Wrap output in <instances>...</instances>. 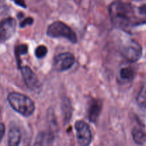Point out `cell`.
Wrapping results in <instances>:
<instances>
[{
	"instance_id": "9c48e42d",
	"label": "cell",
	"mask_w": 146,
	"mask_h": 146,
	"mask_svg": "<svg viewBox=\"0 0 146 146\" xmlns=\"http://www.w3.org/2000/svg\"><path fill=\"white\" fill-rule=\"evenodd\" d=\"M102 108L101 103L98 101H93L90 105L88 110V115H89L90 121L95 123L97 118H98Z\"/></svg>"
},
{
	"instance_id": "ba28073f",
	"label": "cell",
	"mask_w": 146,
	"mask_h": 146,
	"mask_svg": "<svg viewBox=\"0 0 146 146\" xmlns=\"http://www.w3.org/2000/svg\"><path fill=\"white\" fill-rule=\"evenodd\" d=\"M21 73L23 81L28 88L31 91H35L40 88V82L36 74L27 66L21 68Z\"/></svg>"
},
{
	"instance_id": "5b68a950",
	"label": "cell",
	"mask_w": 146,
	"mask_h": 146,
	"mask_svg": "<svg viewBox=\"0 0 146 146\" xmlns=\"http://www.w3.org/2000/svg\"><path fill=\"white\" fill-rule=\"evenodd\" d=\"M77 141L79 145L86 146L92 141V133L88 123L84 121H77L75 123Z\"/></svg>"
},
{
	"instance_id": "7c38bea8",
	"label": "cell",
	"mask_w": 146,
	"mask_h": 146,
	"mask_svg": "<svg viewBox=\"0 0 146 146\" xmlns=\"http://www.w3.org/2000/svg\"><path fill=\"white\" fill-rule=\"evenodd\" d=\"M53 141L52 135L51 134L45 133H41L38 135L36 142L34 145H51V142Z\"/></svg>"
},
{
	"instance_id": "9a60e30c",
	"label": "cell",
	"mask_w": 146,
	"mask_h": 146,
	"mask_svg": "<svg viewBox=\"0 0 146 146\" xmlns=\"http://www.w3.org/2000/svg\"><path fill=\"white\" fill-rule=\"evenodd\" d=\"M48 52V49L44 45H40L35 49V56L38 58H42L46 56Z\"/></svg>"
},
{
	"instance_id": "52a82bcc",
	"label": "cell",
	"mask_w": 146,
	"mask_h": 146,
	"mask_svg": "<svg viewBox=\"0 0 146 146\" xmlns=\"http://www.w3.org/2000/svg\"><path fill=\"white\" fill-rule=\"evenodd\" d=\"M17 29V21L14 18L9 17L1 21L0 38L1 42L7 41L14 36Z\"/></svg>"
},
{
	"instance_id": "4fadbf2b",
	"label": "cell",
	"mask_w": 146,
	"mask_h": 146,
	"mask_svg": "<svg viewBox=\"0 0 146 146\" xmlns=\"http://www.w3.org/2000/svg\"><path fill=\"white\" fill-rule=\"evenodd\" d=\"M119 76L121 80L125 81H130L133 78L134 71L130 66L123 67L120 69Z\"/></svg>"
},
{
	"instance_id": "8fae6325",
	"label": "cell",
	"mask_w": 146,
	"mask_h": 146,
	"mask_svg": "<svg viewBox=\"0 0 146 146\" xmlns=\"http://www.w3.org/2000/svg\"><path fill=\"white\" fill-rule=\"evenodd\" d=\"M132 137L134 142L138 145L146 143V134L141 129L135 128L132 131Z\"/></svg>"
},
{
	"instance_id": "30bf717a",
	"label": "cell",
	"mask_w": 146,
	"mask_h": 146,
	"mask_svg": "<svg viewBox=\"0 0 146 146\" xmlns=\"http://www.w3.org/2000/svg\"><path fill=\"white\" fill-rule=\"evenodd\" d=\"M21 139V134L19 129L12 128L8 133V144L10 146H17L19 145Z\"/></svg>"
},
{
	"instance_id": "d6986e66",
	"label": "cell",
	"mask_w": 146,
	"mask_h": 146,
	"mask_svg": "<svg viewBox=\"0 0 146 146\" xmlns=\"http://www.w3.org/2000/svg\"><path fill=\"white\" fill-rule=\"evenodd\" d=\"M4 125L1 123V128H0V131H1V133H0V135H1V141H2L3 137H4Z\"/></svg>"
},
{
	"instance_id": "ac0fdd59",
	"label": "cell",
	"mask_w": 146,
	"mask_h": 146,
	"mask_svg": "<svg viewBox=\"0 0 146 146\" xmlns=\"http://www.w3.org/2000/svg\"><path fill=\"white\" fill-rule=\"evenodd\" d=\"M11 1L15 3V4L19 6V7H24V8L27 7V5H26L24 0H11Z\"/></svg>"
},
{
	"instance_id": "277c9868",
	"label": "cell",
	"mask_w": 146,
	"mask_h": 146,
	"mask_svg": "<svg viewBox=\"0 0 146 146\" xmlns=\"http://www.w3.org/2000/svg\"><path fill=\"white\" fill-rule=\"evenodd\" d=\"M120 53L127 61L135 62L141 58L143 48L135 40L130 39L120 46Z\"/></svg>"
},
{
	"instance_id": "7a4b0ae2",
	"label": "cell",
	"mask_w": 146,
	"mask_h": 146,
	"mask_svg": "<svg viewBox=\"0 0 146 146\" xmlns=\"http://www.w3.org/2000/svg\"><path fill=\"white\" fill-rule=\"evenodd\" d=\"M10 106L18 113L25 117H29L35 111V104L32 100L20 93H10L7 96Z\"/></svg>"
},
{
	"instance_id": "5bb4252c",
	"label": "cell",
	"mask_w": 146,
	"mask_h": 146,
	"mask_svg": "<svg viewBox=\"0 0 146 146\" xmlns=\"http://www.w3.org/2000/svg\"><path fill=\"white\" fill-rule=\"evenodd\" d=\"M138 105L141 108H146V83L143 86L136 98Z\"/></svg>"
},
{
	"instance_id": "e0dca14e",
	"label": "cell",
	"mask_w": 146,
	"mask_h": 146,
	"mask_svg": "<svg viewBox=\"0 0 146 146\" xmlns=\"http://www.w3.org/2000/svg\"><path fill=\"white\" fill-rule=\"evenodd\" d=\"M33 22H34V20H33V19L31 18V17H29V18H27V19H25L23 20V21L20 23L19 26H20V27H21V28H22V27H27V26L31 25V24H33Z\"/></svg>"
},
{
	"instance_id": "3957f363",
	"label": "cell",
	"mask_w": 146,
	"mask_h": 146,
	"mask_svg": "<svg viewBox=\"0 0 146 146\" xmlns=\"http://www.w3.org/2000/svg\"><path fill=\"white\" fill-rule=\"evenodd\" d=\"M46 34L51 38H64L71 42L76 44L77 42V36L74 31L64 23L57 21L48 26Z\"/></svg>"
},
{
	"instance_id": "8992f818",
	"label": "cell",
	"mask_w": 146,
	"mask_h": 146,
	"mask_svg": "<svg viewBox=\"0 0 146 146\" xmlns=\"http://www.w3.org/2000/svg\"><path fill=\"white\" fill-rule=\"evenodd\" d=\"M75 63V57L71 53H61L54 59V68L56 71H65L72 67Z\"/></svg>"
},
{
	"instance_id": "2e32d148",
	"label": "cell",
	"mask_w": 146,
	"mask_h": 146,
	"mask_svg": "<svg viewBox=\"0 0 146 146\" xmlns=\"http://www.w3.org/2000/svg\"><path fill=\"white\" fill-rule=\"evenodd\" d=\"M28 52V46L26 44H21L17 46L16 49V55H17V60H18V64H19V56L21 55H24Z\"/></svg>"
},
{
	"instance_id": "6da1fadb",
	"label": "cell",
	"mask_w": 146,
	"mask_h": 146,
	"mask_svg": "<svg viewBox=\"0 0 146 146\" xmlns=\"http://www.w3.org/2000/svg\"><path fill=\"white\" fill-rule=\"evenodd\" d=\"M109 14L115 27L125 29L131 24L134 18V11L129 3L116 1L109 7Z\"/></svg>"
}]
</instances>
